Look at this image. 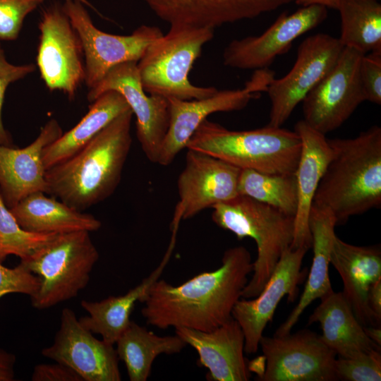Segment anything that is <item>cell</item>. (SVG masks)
<instances>
[{"label":"cell","instance_id":"6da1fadb","mask_svg":"<svg viewBox=\"0 0 381 381\" xmlns=\"http://www.w3.org/2000/svg\"><path fill=\"white\" fill-rule=\"evenodd\" d=\"M251 255L242 246L226 250L217 269L179 286L157 279L141 301L147 324L159 329L186 327L210 332L232 319V310L253 272Z\"/></svg>","mask_w":381,"mask_h":381},{"label":"cell","instance_id":"7a4b0ae2","mask_svg":"<svg viewBox=\"0 0 381 381\" xmlns=\"http://www.w3.org/2000/svg\"><path fill=\"white\" fill-rule=\"evenodd\" d=\"M133 116L131 109L121 114L75 154L47 169V194L80 211L110 197L131 147Z\"/></svg>","mask_w":381,"mask_h":381},{"label":"cell","instance_id":"3957f363","mask_svg":"<svg viewBox=\"0 0 381 381\" xmlns=\"http://www.w3.org/2000/svg\"><path fill=\"white\" fill-rule=\"evenodd\" d=\"M332 155L313 204L329 210L337 225L381 207V128L351 138L327 139Z\"/></svg>","mask_w":381,"mask_h":381},{"label":"cell","instance_id":"277c9868","mask_svg":"<svg viewBox=\"0 0 381 381\" xmlns=\"http://www.w3.org/2000/svg\"><path fill=\"white\" fill-rule=\"evenodd\" d=\"M187 149L223 160L241 169L268 174L295 173L301 140L295 131L270 125L233 131L205 119L188 140Z\"/></svg>","mask_w":381,"mask_h":381},{"label":"cell","instance_id":"5b68a950","mask_svg":"<svg viewBox=\"0 0 381 381\" xmlns=\"http://www.w3.org/2000/svg\"><path fill=\"white\" fill-rule=\"evenodd\" d=\"M212 209V220L217 226L232 232L238 239L249 237L256 243L253 275L241 294L243 298H254L265 286L284 251L291 246L294 217L243 195Z\"/></svg>","mask_w":381,"mask_h":381},{"label":"cell","instance_id":"8992f818","mask_svg":"<svg viewBox=\"0 0 381 381\" xmlns=\"http://www.w3.org/2000/svg\"><path fill=\"white\" fill-rule=\"evenodd\" d=\"M214 30L171 25L166 35L151 42L137 62L145 92L166 99L191 100L210 97L217 89L197 86L188 79L193 64Z\"/></svg>","mask_w":381,"mask_h":381},{"label":"cell","instance_id":"52a82bcc","mask_svg":"<svg viewBox=\"0 0 381 381\" xmlns=\"http://www.w3.org/2000/svg\"><path fill=\"white\" fill-rule=\"evenodd\" d=\"M90 232L57 234L49 242L20 263L39 279L30 296L32 306L47 309L75 297L88 284L99 259Z\"/></svg>","mask_w":381,"mask_h":381},{"label":"cell","instance_id":"ba28073f","mask_svg":"<svg viewBox=\"0 0 381 381\" xmlns=\"http://www.w3.org/2000/svg\"><path fill=\"white\" fill-rule=\"evenodd\" d=\"M38 28L36 66L42 80L50 91L74 99L85 83V57L80 38L63 5L55 3L44 9Z\"/></svg>","mask_w":381,"mask_h":381},{"label":"cell","instance_id":"9c48e42d","mask_svg":"<svg viewBox=\"0 0 381 381\" xmlns=\"http://www.w3.org/2000/svg\"><path fill=\"white\" fill-rule=\"evenodd\" d=\"M63 7L76 30L83 48L88 90L95 87L114 66L138 62L147 46L163 33L156 26L143 25L131 35H119L98 29L85 6L78 0H64Z\"/></svg>","mask_w":381,"mask_h":381},{"label":"cell","instance_id":"30bf717a","mask_svg":"<svg viewBox=\"0 0 381 381\" xmlns=\"http://www.w3.org/2000/svg\"><path fill=\"white\" fill-rule=\"evenodd\" d=\"M265 369L260 381H336V353L321 335L303 329L294 334L262 336Z\"/></svg>","mask_w":381,"mask_h":381},{"label":"cell","instance_id":"8fae6325","mask_svg":"<svg viewBox=\"0 0 381 381\" xmlns=\"http://www.w3.org/2000/svg\"><path fill=\"white\" fill-rule=\"evenodd\" d=\"M343 49L339 38L325 33L310 35L300 44L289 72L281 78H273L267 86L268 125L282 126L296 106L333 68Z\"/></svg>","mask_w":381,"mask_h":381},{"label":"cell","instance_id":"7c38bea8","mask_svg":"<svg viewBox=\"0 0 381 381\" xmlns=\"http://www.w3.org/2000/svg\"><path fill=\"white\" fill-rule=\"evenodd\" d=\"M244 87L237 90H218L212 95L197 99H167L169 123L157 164L169 165L184 148L194 132L210 114L244 109L258 93L266 92L274 77L267 68L255 70Z\"/></svg>","mask_w":381,"mask_h":381},{"label":"cell","instance_id":"4fadbf2b","mask_svg":"<svg viewBox=\"0 0 381 381\" xmlns=\"http://www.w3.org/2000/svg\"><path fill=\"white\" fill-rule=\"evenodd\" d=\"M363 54L344 47L330 71L302 101L303 121L326 135L339 128L364 101L359 78Z\"/></svg>","mask_w":381,"mask_h":381},{"label":"cell","instance_id":"5bb4252c","mask_svg":"<svg viewBox=\"0 0 381 381\" xmlns=\"http://www.w3.org/2000/svg\"><path fill=\"white\" fill-rule=\"evenodd\" d=\"M109 90L119 92L136 119V135L145 157L157 163L169 128L168 101L157 95H147L142 86L137 62L131 61L112 68L93 88L87 99L92 102Z\"/></svg>","mask_w":381,"mask_h":381},{"label":"cell","instance_id":"9a60e30c","mask_svg":"<svg viewBox=\"0 0 381 381\" xmlns=\"http://www.w3.org/2000/svg\"><path fill=\"white\" fill-rule=\"evenodd\" d=\"M241 170L210 155L188 149L185 167L177 180L179 200L171 223L172 236H176L181 219L239 195Z\"/></svg>","mask_w":381,"mask_h":381},{"label":"cell","instance_id":"2e32d148","mask_svg":"<svg viewBox=\"0 0 381 381\" xmlns=\"http://www.w3.org/2000/svg\"><path fill=\"white\" fill-rule=\"evenodd\" d=\"M327 16L320 5L303 6L282 13L261 35L231 41L223 52L224 66L238 69L267 68L279 55L288 52L300 36L314 29Z\"/></svg>","mask_w":381,"mask_h":381},{"label":"cell","instance_id":"e0dca14e","mask_svg":"<svg viewBox=\"0 0 381 381\" xmlns=\"http://www.w3.org/2000/svg\"><path fill=\"white\" fill-rule=\"evenodd\" d=\"M308 249L306 246L286 249L260 293L252 298H241L235 304L232 317L243 332L246 353L258 351L263 332L280 301L285 296L289 301L296 299L298 285L305 277L301 265Z\"/></svg>","mask_w":381,"mask_h":381},{"label":"cell","instance_id":"ac0fdd59","mask_svg":"<svg viewBox=\"0 0 381 381\" xmlns=\"http://www.w3.org/2000/svg\"><path fill=\"white\" fill-rule=\"evenodd\" d=\"M43 356L75 370L83 381H120L119 357L114 344L99 340L85 328L73 310L61 311L54 342L42 350Z\"/></svg>","mask_w":381,"mask_h":381},{"label":"cell","instance_id":"d6986e66","mask_svg":"<svg viewBox=\"0 0 381 381\" xmlns=\"http://www.w3.org/2000/svg\"><path fill=\"white\" fill-rule=\"evenodd\" d=\"M62 133L59 123L52 119L25 147L0 144V195L9 209L34 193H47L43 152Z\"/></svg>","mask_w":381,"mask_h":381},{"label":"cell","instance_id":"ffe728a7","mask_svg":"<svg viewBox=\"0 0 381 381\" xmlns=\"http://www.w3.org/2000/svg\"><path fill=\"white\" fill-rule=\"evenodd\" d=\"M171 25L214 30L224 24L253 19L292 0H143Z\"/></svg>","mask_w":381,"mask_h":381},{"label":"cell","instance_id":"44dd1931","mask_svg":"<svg viewBox=\"0 0 381 381\" xmlns=\"http://www.w3.org/2000/svg\"><path fill=\"white\" fill-rule=\"evenodd\" d=\"M175 332L198 352L200 363L208 370L207 380L248 381L251 377L243 354L244 334L234 318L210 332L177 327Z\"/></svg>","mask_w":381,"mask_h":381},{"label":"cell","instance_id":"7402d4cb","mask_svg":"<svg viewBox=\"0 0 381 381\" xmlns=\"http://www.w3.org/2000/svg\"><path fill=\"white\" fill-rule=\"evenodd\" d=\"M330 264L341 276L342 294L359 322L364 327L380 325L368 301L370 286L381 279L380 246H354L336 236Z\"/></svg>","mask_w":381,"mask_h":381},{"label":"cell","instance_id":"603a6c76","mask_svg":"<svg viewBox=\"0 0 381 381\" xmlns=\"http://www.w3.org/2000/svg\"><path fill=\"white\" fill-rule=\"evenodd\" d=\"M294 131L300 136L301 150L295 171L298 187V207L294 216V232L291 248H311L312 236L308 217L313 198L332 155L325 135L317 131L303 120L298 121Z\"/></svg>","mask_w":381,"mask_h":381},{"label":"cell","instance_id":"cb8c5ba5","mask_svg":"<svg viewBox=\"0 0 381 381\" xmlns=\"http://www.w3.org/2000/svg\"><path fill=\"white\" fill-rule=\"evenodd\" d=\"M337 221L332 212L313 205L308 217V227L312 236L313 258L304 290L299 301L274 335L291 332L307 307L315 300L333 291L329 274L330 255L336 236Z\"/></svg>","mask_w":381,"mask_h":381},{"label":"cell","instance_id":"d4e9b609","mask_svg":"<svg viewBox=\"0 0 381 381\" xmlns=\"http://www.w3.org/2000/svg\"><path fill=\"white\" fill-rule=\"evenodd\" d=\"M314 322L320 324L323 341L339 357L353 358L380 350L366 335L341 291L333 290L320 298L308 320V324Z\"/></svg>","mask_w":381,"mask_h":381},{"label":"cell","instance_id":"484cf974","mask_svg":"<svg viewBox=\"0 0 381 381\" xmlns=\"http://www.w3.org/2000/svg\"><path fill=\"white\" fill-rule=\"evenodd\" d=\"M42 192L34 193L10 209L25 230L39 234L96 231L101 222L90 214L75 210Z\"/></svg>","mask_w":381,"mask_h":381},{"label":"cell","instance_id":"4316f807","mask_svg":"<svg viewBox=\"0 0 381 381\" xmlns=\"http://www.w3.org/2000/svg\"><path fill=\"white\" fill-rule=\"evenodd\" d=\"M174 243L171 242L158 267L140 284L123 295L109 296L99 301H81V307L88 315L80 318V322L88 330L101 335L107 343L114 344L128 326L130 315L137 301H141L147 289L157 280L167 265Z\"/></svg>","mask_w":381,"mask_h":381},{"label":"cell","instance_id":"83f0119b","mask_svg":"<svg viewBox=\"0 0 381 381\" xmlns=\"http://www.w3.org/2000/svg\"><path fill=\"white\" fill-rule=\"evenodd\" d=\"M129 109L124 97L116 91L109 90L99 95L74 127L44 148L42 159L46 170L75 154L113 120Z\"/></svg>","mask_w":381,"mask_h":381},{"label":"cell","instance_id":"f1b7e54d","mask_svg":"<svg viewBox=\"0 0 381 381\" xmlns=\"http://www.w3.org/2000/svg\"><path fill=\"white\" fill-rule=\"evenodd\" d=\"M116 344L131 381H146L158 356L179 353L187 346L176 334L158 336L131 320Z\"/></svg>","mask_w":381,"mask_h":381},{"label":"cell","instance_id":"f546056e","mask_svg":"<svg viewBox=\"0 0 381 381\" xmlns=\"http://www.w3.org/2000/svg\"><path fill=\"white\" fill-rule=\"evenodd\" d=\"M339 40L361 53L381 50V4L378 0H339Z\"/></svg>","mask_w":381,"mask_h":381},{"label":"cell","instance_id":"4dcf8cb0","mask_svg":"<svg viewBox=\"0 0 381 381\" xmlns=\"http://www.w3.org/2000/svg\"><path fill=\"white\" fill-rule=\"evenodd\" d=\"M239 195L250 197L294 217L298 207V187L295 173L268 174L241 169Z\"/></svg>","mask_w":381,"mask_h":381},{"label":"cell","instance_id":"1f68e13d","mask_svg":"<svg viewBox=\"0 0 381 381\" xmlns=\"http://www.w3.org/2000/svg\"><path fill=\"white\" fill-rule=\"evenodd\" d=\"M57 234H39L23 229L18 223L0 195V262L14 255L29 258Z\"/></svg>","mask_w":381,"mask_h":381},{"label":"cell","instance_id":"d6a6232c","mask_svg":"<svg viewBox=\"0 0 381 381\" xmlns=\"http://www.w3.org/2000/svg\"><path fill=\"white\" fill-rule=\"evenodd\" d=\"M337 380H381L380 350H373L353 358H341L335 361Z\"/></svg>","mask_w":381,"mask_h":381},{"label":"cell","instance_id":"836d02e7","mask_svg":"<svg viewBox=\"0 0 381 381\" xmlns=\"http://www.w3.org/2000/svg\"><path fill=\"white\" fill-rule=\"evenodd\" d=\"M45 0H0V41L16 40L28 15Z\"/></svg>","mask_w":381,"mask_h":381},{"label":"cell","instance_id":"e575fe53","mask_svg":"<svg viewBox=\"0 0 381 381\" xmlns=\"http://www.w3.org/2000/svg\"><path fill=\"white\" fill-rule=\"evenodd\" d=\"M34 64H13L9 62L5 55L0 41V144L12 146V138L5 128L2 120V108L5 94L8 86L21 80L36 70Z\"/></svg>","mask_w":381,"mask_h":381},{"label":"cell","instance_id":"d590c367","mask_svg":"<svg viewBox=\"0 0 381 381\" xmlns=\"http://www.w3.org/2000/svg\"><path fill=\"white\" fill-rule=\"evenodd\" d=\"M359 78L365 101L381 104V50L363 54Z\"/></svg>","mask_w":381,"mask_h":381},{"label":"cell","instance_id":"8d00e7d4","mask_svg":"<svg viewBox=\"0 0 381 381\" xmlns=\"http://www.w3.org/2000/svg\"><path fill=\"white\" fill-rule=\"evenodd\" d=\"M39 286L38 277L19 263L8 268L0 262V298L9 294L32 296Z\"/></svg>","mask_w":381,"mask_h":381},{"label":"cell","instance_id":"74e56055","mask_svg":"<svg viewBox=\"0 0 381 381\" xmlns=\"http://www.w3.org/2000/svg\"><path fill=\"white\" fill-rule=\"evenodd\" d=\"M32 381H83L72 368L61 363L38 364L31 375Z\"/></svg>","mask_w":381,"mask_h":381},{"label":"cell","instance_id":"f35d334b","mask_svg":"<svg viewBox=\"0 0 381 381\" xmlns=\"http://www.w3.org/2000/svg\"><path fill=\"white\" fill-rule=\"evenodd\" d=\"M15 355L0 349V381L15 380Z\"/></svg>","mask_w":381,"mask_h":381},{"label":"cell","instance_id":"ab89813d","mask_svg":"<svg viewBox=\"0 0 381 381\" xmlns=\"http://www.w3.org/2000/svg\"><path fill=\"white\" fill-rule=\"evenodd\" d=\"M368 305L377 319L381 322V279L375 282L368 293Z\"/></svg>","mask_w":381,"mask_h":381},{"label":"cell","instance_id":"60d3db41","mask_svg":"<svg viewBox=\"0 0 381 381\" xmlns=\"http://www.w3.org/2000/svg\"><path fill=\"white\" fill-rule=\"evenodd\" d=\"M296 4L302 6H308L310 5H320L327 8L337 9L339 0H292Z\"/></svg>","mask_w":381,"mask_h":381},{"label":"cell","instance_id":"b9f144b4","mask_svg":"<svg viewBox=\"0 0 381 381\" xmlns=\"http://www.w3.org/2000/svg\"><path fill=\"white\" fill-rule=\"evenodd\" d=\"M366 335L378 346H381V327L380 325L363 326Z\"/></svg>","mask_w":381,"mask_h":381},{"label":"cell","instance_id":"7bdbcfd3","mask_svg":"<svg viewBox=\"0 0 381 381\" xmlns=\"http://www.w3.org/2000/svg\"><path fill=\"white\" fill-rule=\"evenodd\" d=\"M78 1L82 2L85 6H88L95 10L92 4L88 0H78Z\"/></svg>","mask_w":381,"mask_h":381}]
</instances>
